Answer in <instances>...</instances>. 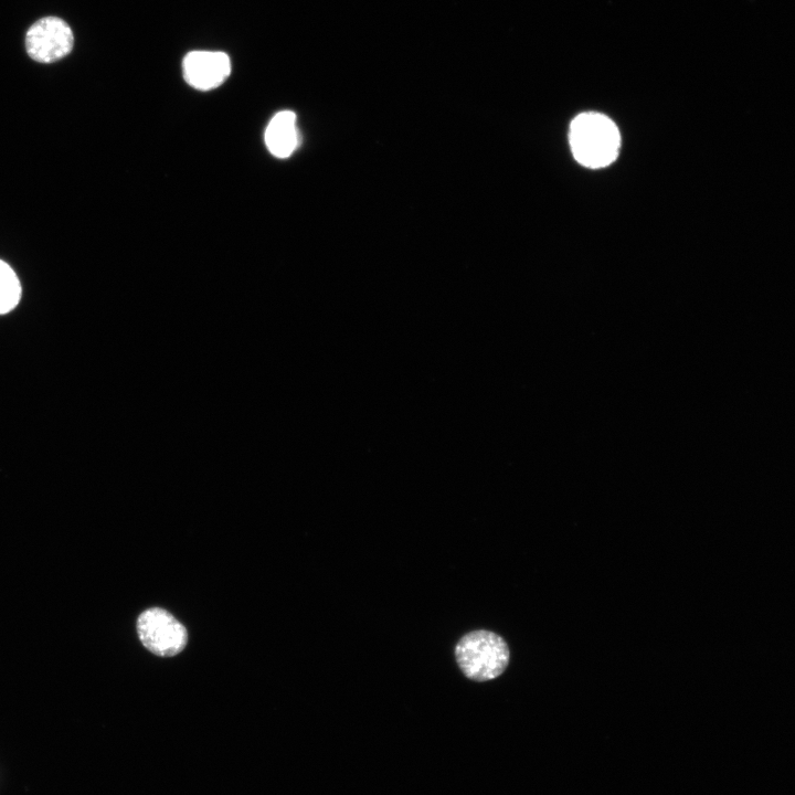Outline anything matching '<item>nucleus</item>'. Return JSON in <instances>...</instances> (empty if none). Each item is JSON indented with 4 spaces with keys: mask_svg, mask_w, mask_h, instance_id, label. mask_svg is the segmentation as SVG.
I'll return each mask as SVG.
<instances>
[{
    "mask_svg": "<svg viewBox=\"0 0 795 795\" xmlns=\"http://www.w3.org/2000/svg\"><path fill=\"white\" fill-rule=\"evenodd\" d=\"M569 140L574 159L592 169L611 165L617 158L621 147V135L615 123L595 112L582 113L572 120Z\"/></svg>",
    "mask_w": 795,
    "mask_h": 795,
    "instance_id": "nucleus-1",
    "label": "nucleus"
},
{
    "mask_svg": "<svg viewBox=\"0 0 795 795\" xmlns=\"http://www.w3.org/2000/svg\"><path fill=\"white\" fill-rule=\"evenodd\" d=\"M455 657L464 675L475 681L500 676L509 662V648L499 635L489 630H474L458 642Z\"/></svg>",
    "mask_w": 795,
    "mask_h": 795,
    "instance_id": "nucleus-2",
    "label": "nucleus"
},
{
    "mask_svg": "<svg viewBox=\"0 0 795 795\" xmlns=\"http://www.w3.org/2000/svg\"><path fill=\"white\" fill-rule=\"evenodd\" d=\"M142 645L162 657L179 654L187 645L186 627L166 610L153 607L142 612L137 621Z\"/></svg>",
    "mask_w": 795,
    "mask_h": 795,
    "instance_id": "nucleus-3",
    "label": "nucleus"
},
{
    "mask_svg": "<svg viewBox=\"0 0 795 795\" xmlns=\"http://www.w3.org/2000/svg\"><path fill=\"white\" fill-rule=\"evenodd\" d=\"M74 35L61 18L45 17L34 22L25 33V50L40 63H52L71 53Z\"/></svg>",
    "mask_w": 795,
    "mask_h": 795,
    "instance_id": "nucleus-4",
    "label": "nucleus"
},
{
    "mask_svg": "<svg viewBox=\"0 0 795 795\" xmlns=\"http://www.w3.org/2000/svg\"><path fill=\"white\" fill-rule=\"evenodd\" d=\"M186 82L200 91L220 86L231 73L230 57L220 51H192L182 62Z\"/></svg>",
    "mask_w": 795,
    "mask_h": 795,
    "instance_id": "nucleus-5",
    "label": "nucleus"
},
{
    "mask_svg": "<svg viewBox=\"0 0 795 795\" xmlns=\"http://www.w3.org/2000/svg\"><path fill=\"white\" fill-rule=\"evenodd\" d=\"M264 139L273 156L280 159L292 156L299 144L295 113L282 110L274 115L265 129Z\"/></svg>",
    "mask_w": 795,
    "mask_h": 795,
    "instance_id": "nucleus-6",
    "label": "nucleus"
},
{
    "mask_svg": "<svg viewBox=\"0 0 795 795\" xmlns=\"http://www.w3.org/2000/svg\"><path fill=\"white\" fill-rule=\"evenodd\" d=\"M21 284L14 271L0 259V315L17 307L21 298Z\"/></svg>",
    "mask_w": 795,
    "mask_h": 795,
    "instance_id": "nucleus-7",
    "label": "nucleus"
}]
</instances>
